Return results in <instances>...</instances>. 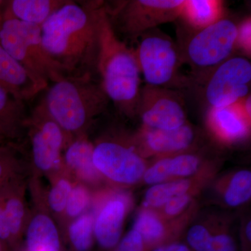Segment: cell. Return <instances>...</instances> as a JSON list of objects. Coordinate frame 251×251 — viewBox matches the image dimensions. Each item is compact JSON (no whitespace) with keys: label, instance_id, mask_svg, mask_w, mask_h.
<instances>
[{"label":"cell","instance_id":"cell-28","mask_svg":"<svg viewBox=\"0 0 251 251\" xmlns=\"http://www.w3.org/2000/svg\"><path fill=\"white\" fill-rule=\"evenodd\" d=\"M251 196V173L249 171L238 172L234 175L225 194V201L229 206L244 204Z\"/></svg>","mask_w":251,"mask_h":251},{"label":"cell","instance_id":"cell-5","mask_svg":"<svg viewBox=\"0 0 251 251\" xmlns=\"http://www.w3.org/2000/svg\"><path fill=\"white\" fill-rule=\"evenodd\" d=\"M0 46L26 70L47 83L69 76L67 70L44 49L41 26L16 19L2 20Z\"/></svg>","mask_w":251,"mask_h":251},{"label":"cell","instance_id":"cell-24","mask_svg":"<svg viewBox=\"0 0 251 251\" xmlns=\"http://www.w3.org/2000/svg\"><path fill=\"white\" fill-rule=\"evenodd\" d=\"M94 214L87 211L66 226L68 237L77 251H87L92 247L94 237Z\"/></svg>","mask_w":251,"mask_h":251},{"label":"cell","instance_id":"cell-41","mask_svg":"<svg viewBox=\"0 0 251 251\" xmlns=\"http://www.w3.org/2000/svg\"><path fill=\"white\" fill-rule=\"evenodd\" d=\"M6 143V142H5L4 140L2 139V138L0 137V143Z\"/></svg>","mask_w":251,"mask_h":251},{"label":"cell","instance_id":"cell-21","mask_svg":"<svg viewBox=\"0 0 251 251\" xmlns=\"http://www.w3.org/2000/svg\"><path fill=\"white\" fill-rule=\"evenodd\" d=\"M24 103L0 86V137L5 142L18 138L25 128Z\"/></svg>","mask_w":251,"mask_h":251},{"label":"cell","instance_id":"cell-1","mask_svg":"<svg viewBox=\"0 0 251 251\" xmlns=\"http://www.w3.org/2000/svg\"><path fill=\"white\" fill-rule=\"evenodd\" d=\"M102 4L69 1L41 26L44 49L69 76L91 74L96 69Z\"/></svg>","mask_w":251,"mask_h":251},{"label":"cell","instance_id":"cell-35","mask_svg":"<svg viewBox=\"0 0 251 251\" xmlns=\"http://www.w3.org/2000/svg\"><path fill=\"white\" fill-rule=\"evenodd\" d=\"M0 240L4 242H13L12 237L6 220L2 198L0 192Z\"/></svg>","mask_w":251,"mask_h":251},{"label":"cell","instance_id":"cell-18","mask_svg":"<svg viewBox=\"0 0 251 251\" xmlns=\"http://www.w3.org/2000/svg\"><path fill=\"white\" fill-rule=\"evenodd\" d=\"M196 132L188 122L173 130H158L144 126L140 140L147 151L153 153H177L192 146Z\"/></svg>","mask_w":251,"mask_h":251},{"label":"cell","instance_id":"cell-29","mask_svg":"<svg viewBox=\"0 0 251 251\" xmlns=\"http://www.w3.org/2000/svg\"><path fill=\"white\" fill-rule=\"evenodd\" d=\"M141 236L143 240L156 242L164 234V226L153 213L150 211L140 212L135 219L133 228Z\"/></svg>","mask_w":251,"mask_h":251},{"label":"cell","instance_id":"cell-39","mask_svg":"<svg viewBox=\"0 0 251 251\" xmlns=\"http://www.w3.org/2000/svg\"><path fill=\"white\" fill-rule=\"evenodd\" d=\"M1 22H2V14L0 11V25H1Z\"/></svg>","mask_w":251,"mask_h":251},{"label":"cell","instance_id":"cell-2","mask_svg":"<svg viewBox=\"0 0 251 251\" xmlns=\"http://www.w3.org/2000/svg\"><path fill=\"white\" fill-rule=\"evenodd\" d=\"M99 42L96 69L100 77L99 83L118 110L126 116H135L141 72L135 49L127 46L115 32L104 3L99 18Z\"/></svg>","mask_w":251,"mask_h":251},{"label":"cell","instance_id":"cell-13","mask_svg":"<svg viewBox=\"0 0 251 251\" xmlns=\"http://www.w3.org/2000/svg\"><path fill=\"white\" fill-rule=\"evenodd\" d=\"M49 83L26 70L0 46V86L23 102L46 90Z\"/></svg>","mask_w":251,"mask_h":251},{"label":"cell","instance_id":"cell-9","mask_svg":"<svg viewBox=\"0 0 251 251\" xmlns=\"http://www.w3.org/2000/svg\"><path fill=\"white\" fill-rule=\"evenodd\" d=\"M251 64L245 57H232L209 73L196 85L209 108L235 104L251 95Z\"/></svg>","mask_w":251,"mask_h":251},{"label":"cell","instance_id":"cell-17","mask_svg":"<svg viewBox=\"0 0 251 251\" xmlns=\"http://www.w3.org/2000/svg\"><path fill=\"white\" fill-rule=\"evenodd\" d=\"M126 213L125 198L118 196L108 200L94 216V237L102 247L110 249L117 245L121 237Z\"/></svg>","mask_w":251,"mask_h":251},{"label":"cell","instance_id":"cell-8","mask_svg":"<svg viewBox=\"0 0 251 251\" xmlns=\"http://www.w3.org/2000/svg\"><path fill=\"white\" fill-rule=\"evenodd\" d=\"M25 128L29 132L33 177H49L63 167L64 150L72 141L52 120L42 102L27 117Z\"/></svg>","mask_w":251,"mask_h":251},{"label":"cell","instance_id":"cell-20","mask_svg":"<svg viewBox=\"0 0 251 251\" xmlns=\"http://www.w3.org/2000/svg\"><path fill=\"white\" fill-rule=\"evenodd\" d=\"M224 1L220 0H184L181 18L188 29L201 30L226 17Z\"/></svg>","mask_w":251,"mask_h":251},{"label":"cell","instance_id":"cell-19","mask_svg":"<svg viewBox=\"0 0 251 251\" xmlns=\"http://www.w3.org/2000/svg\"><path fill=\"white\" fill-rule=\"evenodd\" d=\"M68 0H11L6 1L2 20L16 19L41 26Z\"/></svg>","mask_w":251,"mask_h":251},{"label":"cell","instance_id":"cell-23","mask_svg":"<svg viewBox=\"0 0 251 251\" xmlns=\"http://www.w3.org/2000/svg\"><path fill=\"white\" fill-rule=\"evenodd\" d=\"M188 244L196 251H237L233 239L226 234L212 236L201 225L194 226L188 232Z\"/></svg>","mask_w":251,"mask_h":251},{"label":"cell","instance_id":"cell-14","mask_svg":"<svg viewBox=\"0 0 251 251\" xmlns=\"http://www.w3.org/2000/svg\"><path fill=\"white\" fill-rule=\"evenodd\" d=\"M94 145L87 135L75 137L69 143L63 152L62 161L64 169L75 181L93 186L101 179L93 162Z\"/></svg>","mask_w":251,"mask_h":251},{"label":"cell","instance_id":"cell-12","mask_svg":"<svg viewBox=\"0 0 251 251\" xmlns=\"http://www.w3.org/2000/svg\"><path fill=\"white\" fill-rule=\"evenodd\" d=\"M34 209L29 214L25 233L28 251H59L60 237L56 220L46 209L39 183L29 184Z\"/></svg>","mask_w":251,"mask_h":251},{"label":"cell","instance_id":"cell-36","mask_svg":"<svg viewBox=\"0 0 251 251\" xmlns=\"http://www.w3.org/2000/svg\"><path fill=\"white\" fill-rule=\"evenodd\" d=\"M153 251H190L189 249L183 244H172L156 249Z\"/></svg>","mask_w":251,"mask_h":251},{"label":"cell","instance_id":"cell-25","mask_svg":"<svg viewBox=\"0 0 251 251\" xmlns=\"http://www.w3.org/2000/svg\"><path fill=\"white\" fill-rule=\"evenodd\" d=\"M91 202L92 194L90 187L75 181L68 200L64 215L59 223V228H65L69 222L87 212Z\"/></svg>","mask_w":251,"mask_h":251},{"label":"cell","instance_id":"cell-15","mask_svg":"<svg viewBox=\"0 0 251 251\" xmlns=\"http://www.w3.org/2000/svg\"><path fill=\"white\" fill-rule=\"evenodd\" d=\"M206 119L209 128L224 141H238L249 134L251 117L243 108L242 100L227 106L208 108Z\"/></svg>","mask_w":251,"mask_h":251},{"label":"cell","instance_id":"cell-3","mask_svg":"<svg viewBox=\"0 0 251 251\" xmlns=\"http://www.w3.org/2000/svg\"><path fill=\"white\" fill-rule=\"evenodd\" d=\"M50 116L71 140L86 134L94 119L105 111L109 100L92 74L66 76L52 82L42 101Z\"/></svg>","mask_w":251,"mask_h":251},{"label":"cell","instance_id":"cell-27","mask_svg":"<svg viewBox=\"0 0 251 251\" xmlns=\"http://www.w3.org/2000/svg\"><path fill=\"white\" fill-rule=\"evenodd\" d=\"M190 184L188 180L180 179L153 185L145 195V205L158 207L166 204L175 196L185 194L189 188Z\"/></svg>","mask_w":251,"mask_h":251},{"label":"cell","instance_id":"cell-11","mask_svg":"<svg viewBox=\"0 0 251 251\" xmlns=\"http://www.w3.org/2000/svg\"><path fill=\"white\" fill-rule=\"evenodd\" d=\"M93 162L100 176L117 184H135L146 171L143 158L134 149L115 140L94 145Z\"/></svg>","mask_w":251,"mask_h":251},{"label":"cell","instance_id":"cell-40","mask_svg":"<svg viewBox=\"0 0 251 251\" xmlns=\"http://www.w3.org/2000/svg\"><path fill=\"white\" fill-rule=\"evenodd\" d=\"M5 2H6V1L0 0V9H1V6H2L3 4H5Z\"/></svg>","mask_w":251,"mask_h":251},{"label":"cell","instance_id":"cell-26","mask_svg":"<svg viewBox=\"0 0 251 251\" xmlns=\"http://www.w3.org/2000/svg\"><path fill=\"white\" fill-rule=\"evenodd\" d=\"M24 165L17 146L11 143H0V190L11 179L23 174Z\"/></svg>","mask_w":251,"mask_h":251},{"label":"cell","instance_id":"cell-34","mask_svg":"<svg viewBox=\"0 0 251 251\" xmlns=\"http://www.w3.org/2000/svg\"><path fill=\"white\" fill-rule=\"evenodd\" d=\"M189 202V196H188L186 193L175 196L166 203L165 211L168 215H176V214L181 212L187 206Z\"/></svg>","mask_w":251,"mask_h":251},{"label":"cell","instance_id":"cell-7","mask_svg":"<svg viewBox=\"0 0 251 251\" xmlns=\"http://www.w3.org/2000/svg\"><path fill=\"white\" fill-rule=\"evenodd\" d=\"M184 2V0H129L104 6L114 31L135 41L147 31L179 19Z\"/></svg>","mask_w":251,"mask_h":251},{"label":"cell","instance_id":"cell-6","mask_svg":"<svg viewBox=\"0 0 251 251\" xmlns=\"http://www.w3.org/2000/svg\"><path fill=\"white\" fill-rule=\"evenodd\" d=\"M139 39L135 52L145 85L179 91L193 87L191 77L180 72L179 48L171 37L155 28Z\"/></svg>","mask_w":251,"mask_h":251},{"label":"cell","instance_id":"cell-31","mask_svg":"<svg viewBox=\"0 0 251 251\" xmlns=\"http://www.w3.org/2000/svg\"><path fill=\"white\" fill-rule=\"evenodd\" d=\"M144 179L149 184H158L171 176L168 170V158L157 161L152 166L145 171Z\"/></svg>","mask_w":251,"mask_h":251},{"label":"cell","instance_id":"cell-4","mask_svg":"<svg viewBox=\"0 0 251 251\" xmlns=\"http://www.w3.org/2000/svg\"><path fill=\"white\" fill-rule=\"evenodd\" d=\"M238 23L225 17L201 30L188 29L177 43L182 64L191 67L193 86L233 57L237 50Z\"/></svg>","mask_w":251,"mask_h":251},{"label":"cell","instance_id":"cell-32","mask_svg":"<svg viewBox=\"0 0 251 251\" xmlns=\"http://www.w3.org/2000/svg\"><path fill=\"white\" fill-rule=\"evenodd\" d=\"M237 49L241 50L244 56L249 59L251 54V20L244 18L238 23Z\"/></svg>","mask_w":251,"mask_h":251},{"label":"cell","instance_id":"cell-33","mask_svg":"<svg viewBox=\"0 0 251 251\" xmlns=\"http://www.w3.org/2000/svg\"><path fill=\"white\" fill-rule=\"evenodd\" d=\"M115 251H143L141 236L134 229H131L122 239Z\"/></svg>","mask_w":251,"mask_h":251},{"label":"cell","instance_id":"cell-16","mask_svg":"<svg viewBox=\"0 0 251 251\" xmlns=\"http://www.w3.org/2000/svg\"><path fill=\"white\" fill-rule=\"evenodd\" d=\"M27 184L23 174L18 175L0 190L13 242L25 233L30 211L26 201Z\"/></svg>","mask_w":251,"mask_h":251},{"label":"cell","instance_id":"cell-22","mask_svg":"<svg viewBox=\"0 0 251 251\" xmlns=\"http://www.w3.org/2000/svg\"><path fill=\"white\" fill-rule=\"evenodd\" d=\"M48 178L50 186L43 190V199L46 209L59 224L75 181L64 166Z\"/></svg>","mask_w":251,"mask_h":251},{"label":"cell","instance_id":"cell-38","mask_svg":"<svg viewBox=\"0 0 251 251\" xmlns=\"http://www.w3.org/2000/svg\"><path fill=\"white\" fill-rule=\"evenodd\" d=\"M0 251H3V242L0 240Z\"/></svg>","mask_w":251,"mask_h":251},{"label":"cell","instance_id":"cell-37","mask_svg":"<svg viewBox=\"0 0 251 251\" xmlns=\"http://www.w3.org/2000/svg\"><path fill=\"white\" fill-rule=\"evenodd\" d=\"M251 223L249 222L247 226V229H246V234H247V237L248 239H249V241H251Z\"/></svg>","mask_w":251,"mask_h":251},{"label":"cell","instance_id":"cell-30","mask_svg":"<svg viewBox=\"0 0 251 251\" xmlns=\"http://www.w3.org/2000/svg\"><path fill=\"white\" fill-rule=\"evenodd\" d=\"M168 158V170L171 176H187L198 170L199 158L196 155L179 154Z\"/></svg>","mask_w":251,"mask_h":251},{"label":"cell","instance_id":"cell-10","mask_svg":"<svg viewBox=\"0 0 251 251\" xmlns=\"http://www.w3.org/2000/svg\"><path fill=\"white\" fill-rule=\"evenodd\" d=\"M186 104L181 91L145 85L136 107L144 126L173 130L187 122Z\"/></svg>","mask_w":251,"mask_h":251}]
</instances>
